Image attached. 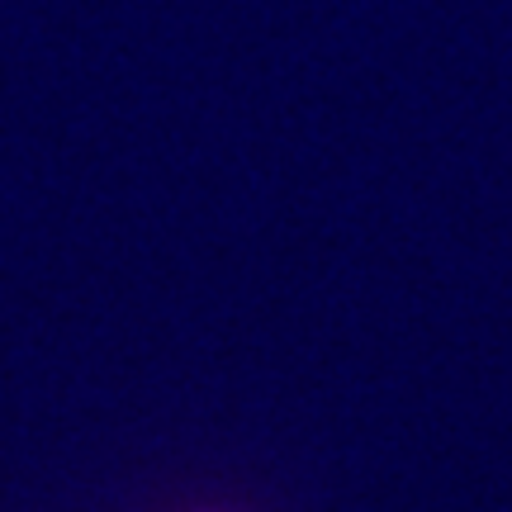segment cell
Returning a JSON list of instances; mask_svg holds the SVG:
<instances>
[{"mask_svg":"<svg viewBox=\"0 0 512 512\" xmlns=\"http://www.w3.org/2000/svg\"><path fill=\"white\" fill-rule=\"evenodd\" d=\"M176 512H252V508L228 503V498H200V503H185V508H176Z\"/></svg>","mask_w":512,"mask_h":512,"instance_id":"6da1fadb","label":"cell"}]
</instances>
